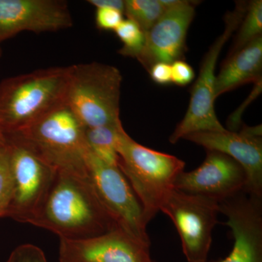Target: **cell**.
<instances>
[{
	"label": "cell",
	"instance_id": "20",
	"mask_svg": "<svg viewBox=\"0 0 262 262\" xmlns=\"http://www.w3.org/2000/svg\"><path fill=\"white\" fill-rule=\"evenodd\" d=\"M115 32L122 43L119 54L138 59L145 46V32L135 22L127 18L123 19Z\"/></svg>",
	"mask_w": 262,
	"mask_h": 262
},
{
	"label": "cell",
	"instance_id": "1",
	"mask_svg": "<svg viewBox=\"0 0 262 262\" xmlns=\"http://www.w3.org/2000/svg\"><path fill=\"white\" fill-rule=\"evenodd\" d=\"M31 225L73 241L98 237L120 227L88 177L64 171H57Z\"/></svg>",
	"mask_w": 262,
	"mask_h": 262
},
{
	"label": "cell",
	"instance_id": "17",
	"mask_svg": "<svg viewBox=\"0 0 262 262\" xmlns=\"http://www.w3.org/2000/svg\"><path fill=\"white\" fill-rule=\"evenodd\" d=\"M123 129L122 124L85 128L84 138L90 151L105 163L118 166L117 144Z\"/></svg>",
	"mask_w": 262,
	"mask_h": 262
},
{
	"label": "cell",
	"instance_id": "23",
	"mask_svg": "<svg viewBox=\"0 0 262 262\" xmlns=\"http://www.w3.org/2000/svg\"><path fill=\"white\" fill-rule=\"evenodd\" d=\"M123 20V13L113 8H96V24L101 30L115 31Z\"/></svg>",
	"mask_w": 262,
	"mask_h": 262
},
{
	"label": "cell",
	"instance_id": "12",
	"mask_svg": "<svg viewBox=\"0 0 262 262\" xmlns=\"http://www.w3.org/2000/svg\"><path fill=\"white\" fill-rule=\"evenodd\" d=\"M233 236V248L214 262H262V198L244 190L220 202Z\"/></svg>",
	"mask_w": 262,
	"mask_h": 262
},
{
	"label": "cell",
	"instance_id": "4",
	"mask_svg": "<svg viewBox=\"0 0 262 262\" xmlns=\"http://www.w3.org/2000/svg\"><path fill=\"white\" fill-rule=\"evenodd\" d=\"M118 167L140 202L146 225L160 211V207L185 163L173 155L155 151L134 141L125 130L119 135Z\"/></svg>",
	"mask_w": 262,
	"mask_h": 262
},
{
	"label": "cell",
	"instance_id": "3",
	"mask_svg": "<svg viewBox=\"0 0 262 262\" xmlns=\"http://www.w3.org/2000/svg\"><path fill=\"white\" fill-rule=\"evenodd\" d=\"M85 127L65 102L7 136L30 148L58 171L88 177Z\"/></svg>",
	"mask_w": 262,
	"mask_h": 262
},
{
	"label": "cell",
	"instance_id": "19",
	"mask_svg": "<svg viewBox=\"0 0 262 262\" xmlns=\"http://www.w3.org/2000/svg\"><path fill=\"white\" fill-rule=\"evenodd\" d=\"M165 12L160 0H125L124 15L147 32Z\"/></svg>",
	"mask_w": 262,
	"mask_h": 262
},
{
	"label": "cell",
	"instance_id": "13",
	"mask_svg": "<svg viewBox=\"0 0 262 262\" xmlns=\"http://www.w3.org/2000/svg\"><path fill=\"white\" fill-rule=\"evenodd\" d=\"M72 26L67 2L0 0V45L20 32H54Z\"/></svg>",
	"mask_w": 262,
	"mask_h": 262
},
{
	"label": "cell",
	"instance_id": "27",
	"mask_svg": "<svg viewBox=\"0 0 262 262\" xmlns=\"http://www.w3.org/2000/svg\"><path fill=\"white\" fill-rule=\"evenodd\" d=\"M88 3L96 8H107L119 10L124 15L125 1L123 0H89Z\"/></svg>",
	"mask_w": 262,
	"mask_h": 262
},
{
	"label": "cell",
	"instance_id": "9",
	"mask_svg": "<svg viewBox=\"0 0 262 262\" xmlns=\"http://www.w3.org/2000/svg\"><path fill=\"white\" fill-rule=\"evenodd\" d=\"M87 173L100 201L119 226L136 238L150 244L140 202L119 167L105 163L89 150Z\"/></svg>",
	"mask_w": 262,
	"mask_h": 262
},
{
	"label": "cell",
	"instance_id": "5",
	"mask_svg": "<svg viewBox=\"0 0 262 262\" xmlns=\"http://www.w3.org/2000/svg\"><path fill=\"white\" fill-rule=\"evenodd\" d=\"M122 81L113 66L96 61L72 65L64 102L85 128L120 125Z\"/></svg>",
	"mask_w": 262,
	"mask_h": 262
},
{
	"label": "cell",
	"instance_id": "29",
	"mask_svg": "<svg viewBox=\"0 0 262 262\" xmlns=\"http://www.w3.org/2000/svg\"><path fill=\"white\" fill-rule=\"evenodd\" d=\"M2 56V49H1V46H0V58H1Z\"/></svg>",
	"mask_w": 262,
	"mask_h": 262
},
{
	"label": "cell",
	"instance_id": "2",
	"mask_svg": "<svg viewBox=\"0 0 262 262\" xmlns=\"http://www.w3.org/2000/svg\"><path fill=\"white\" fill-rule=\"evenodd\" d=\"M71 69H40L0 82V128L5 135L25 128L64 102Z\"/></svg>",
	"mask_w": 262,
	"mask_h": 262
},
{
	"label": "cell",
	"instance_id": "21",
	"mask_svg": "<svg viewBox=\"0 0 262 262\" xmlns=\"http://www.w3.org/2000/svg\"><path fill=\"white\" fill-rule=\"evenodd\" d=\"M12 196L9 156L6 145L0 148V218L6 217Z\"/></svg>",
	"mask_w": 262,
	"mask_h": 262
},
{
	"label": "cell",
	"instance_id": "18",
	"mask_svg": "<svg viewBox=\"0 0 262 262\" xmlns=\"http://www.w3.org/2000/svg\"><path fill=\"white\" fill-rule=\"evenodd\" d=\"M228 55L239 51L250 42L262 36V1L248 2L247 10Z\"/></svg>",
	"mask_w": 262,
	"mask_h": 262
},
{
	"label": "cell",
	"instance_id": "24",
	"mask_svg": "<svg viewBox=\"0 0 262 262\" xmlns=\"http://www.w3.org/2000/svg\"><path fill=\"white\" fill-rule=\"evenodd\" d=\"M262 91V80L254 83V87L244 102L236 110L232 115H229L227 120V127L229 131L237 132L242 127V115L246 108L259 96Z\"/></svg>",
	"mask_w": 262,
	"mask_h": 262
},
{
	"label": "cell",
	"instance_id": "26",
	"mask_svg": "<svg viewBox=\"0 0 262 262\" xmlns=\"http://www.w3.org/2000/svg\"><path fill=\"white\" fill-rule=\"evenodd\" d=\"M149 72L155 83L162 85L172 83L171 67L168 63H155L151 67Z\"/></svg>",
	"mask_w": 262,
	"mask_h": 262
},
{
	"label": "cell",
	"instance_id": "22",
	"mask_svg": "<svg viewBox=\"0 0 262 262\" xmlns=\"http://www.w3.org/2000/svg\"><path fill=\"white\" fill-rule=\"evenodd\" d=\"M6 262H48V260L38 246L23 244L13 250Z\"/></svg>",
	"mask_w": 262,
	"mask_h": 262
},
{
	"label": "cell",
	"instance_id": "14",
	"mask_svg": "<svg viewBox=\"0 0 262 262\" xmlns=\"http://www.w3.org/2000/svg\"><path fill=\"white\" fill-rule=\"evenodd\" d=\"M246 182V172L235 160L220 151L206 150L201 166L179 174L174 189L221 202L245 190Z\"/></svg>",
	"mask_w": 262,
	"mask_h": 262
},
{
	"label": "cell",
	"instance_id": "6",
	"mask_svg": "<svg viewBox=\"0 0 262 262\" xmlns=\"http://www.w3.org/2000/svg\"><path fill=\"white\" fill-rule=\"evenodd\" d=\"M247 6V2H237L234 10L226 14L225 29L203 57L199 75L191 90L189 107L185 116L169 138L170 144H176L194 133L226 130L215 113V68L221 52L238 28Z\"/></svg>",
	"mask_w": 262,
	"mask_h": 262
},
{
	"label": "cell",
	"instance_id": "11",
	"mask_svg": "<svg viewBox=\"0 0 262 262\" xmlns=\"http://www.w3.org/2000/svg\"><path fill=\"white\" fill-rule=\"evenodd\" d=\"M261 125H242L241 131H205L184 138L206 150L228 155L244 168L247 177L246 191L262 198Z\"/></svg>",
	"mask_w": 262,
	"mask_h": 262
},
{
	"label": "cell",
	"instance_id": "16",
	"mask_svg": "<svg viewBox=\"0 0 262 262\" xmlns=\"http://www.w3.org/2000/svg\"><path fill=\"white\" fill-rule=\"evenodd\" d=\"M262 36L228 55L215 77V99L247 83L261 80Z\"/></svg>",
	"mask_w": 262,
	"mask_h": 262
},
{
	"label": "cell",
	"instance_id": "7",
	"mask_svg": "<svg viewBox=\"0 0 262 262\" xmlns=\"http://www.w3.org/2000/svg\"><path fill=\"white\" fill-rule=\"evenodd\" d=\"M12 179V196L6 217L31 224L58 170L30 148L5 136Z\"/></svg>",
	"mask_w": 262,
	"mask_h": 262
},
{
	"label": "cell",
	"instance_id": "28",
	"mask_svg": "<svg viewBox=\"0 0 262 262\" xmlns=\"http://www.w3.org/2000/svg\"><path fill=\"white\" fill-rule=\"evenodd\" d=\"M5 142H6V140H5L4 133H3L2 129L0 128V148L5 145Z\"/></svg>",
	"mask_w": 262,
	"mask_h": 262
},
{
	"label": "cell",
	"instance_id": "30",
	"mask_svg": "<svg viewBox=\"0 0 262 262\" xmlns=\"http://www.w3.org/2000/svg\"><path fill=\"white\" fill-rule=\"evenodd\" d=\"M152 262H155V261H153Z\"/></svg>",
	"mask_w": 262,
	"mask_h": 262
},
{
	"label": "cell",
	"instance_id": "8",
	"mask_svg": "<svg viewBox=\"0 0 262 262\" xmlns=\"http://www.w3.org/2000/svg\"><path fill=\"white\" fill-rule=\"evenodd\" d=\"M174 224L188 262H206L218 223L220 202L173 189L160 207Z\"/></svg>",
	"mask_w": 262,
	"mask_h": 262
},
{
	"label": "cell",
	"instance_id": "10",
	"mask_svg": "<svg viewBox=\"0 0 262 262\" xmlns=\"http://www.w3.org/2000/svg\"><path fill=\"white\" fill-rule=\"evenodd\" d=\"M165 12L146 32L144 51L138 61L149 72L157 63L171 64L182 60L188 29L195 15L196 2L160 0Z\"/></svg>",
	"mask_w": 262,
	"mask_h": 262
},
{
	"label": "cell",
	"instance_id": "25",
	"mask_svg": "<svg viewBox=\"0 0 262 262\" xmlns=\"http://www.w3.org/2000/svg\"><path fill=\"white\" fill-rule=\"evenodd\" d=\"M171 67L172 82L179 86H186L194 78V72L190 65L183 60L174 61Z\"/></svg>",
	"mask_w": 262,
	"mask_h": 262
},
{
	"label": "cell",
	"instance_id": "15",
	"mask_svg": "<svg viewBox=\"0 0 262 262\" xmlns=\"http://www.w3.org/2000/svg\"><path fill=\"white\" fill-rule=\"evenodd\" d=\"M60 262H152L150 244L131 235L122 227L92 238H60Z\"/></svg>",
	"mask_w": 262,
	"mask_h": 262
}]
</instances>
